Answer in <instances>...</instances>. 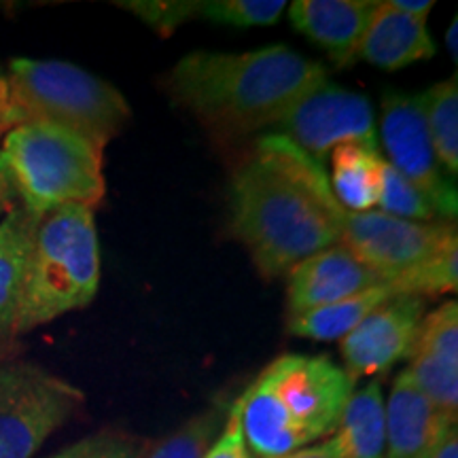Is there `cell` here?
Instances as JSON below:
<instances>
[{
	"label": "cell",
	"instance_id": "obj_1",
	"mask_svg": "<svg viewBox=\"0 0 458 458\" xmlns=\"http://www.w3.org/2000/svg\"><path fill=\"white\" fill-rule=\"evenodd\" d=\"M346 210L323 164L283 134L255 140L229 185V232L272 280L342 242Z\"/></svg>",
	"mask_w": 458,
	"mask_h": 458
},
{
	"label": "cell",
	"instance_id": "obj_2",
	"mask_svg": "<svg viewBox=\"0 0 458 458\" xmlns=\"http://www.w3.org/2000/svg\"><path fill=\"white\" fill-rule=\"evenodd\" d=\"M327 81L323 64L272 45L246 54L193 51L165 74L164 89L208 130L242 136L278 125L297 100Z\"/></svg>",
	"mask_w": 458,
	"mask_h": 458
},
{
	"label": "cell",
	"instance_id": "obj_3",
	"mask_svg": "<svg viewBox=\"0 0 458 458\" xmlns=\"http://www.w3.org/2000/svg\"><path fill=\"white\" fill-rule=\"evenodd\" d=\"M354 382L329 357L283 354L240 397V420L250 454L276 458L331 437Z\"/></svg>",
	"mask_w": 458,
	"mask_h": 458
},
{
	"label": "cell",
	"instance_id": "obj_4",
	"mask_svg": "<svg viewBox=\"0 0 458 458\" xmlns=\"http://www.w3.org/2000/svg\"><path fill=\"white\" fill-rule=\"evenodd\" d=\"M100 284V244L94 210L66 204L38 216L28 250L15 334L81 310Z\"/></svg>",
	"mask_w": 458,
	"mask_h": 458
},
{
	"label": "cell",
	"instance_id": "obj_5",
	"mask_svg": "<svg viewBox=\"0 0 458 458\" xmlns=\"http://www.w3.org/2000/svg\"><path fill=\"white\" fill-rule=\"evenodd\" d=\"M4 81L7 131L21 123H54L105 148L130 122L122 91L68 62L15 57Z\"/></svg>",
	"mask_w": 458,
	"mask_h": 458
},
{
	"label": "cell",
	"instance_id": "obj_6",
	"mask_svg": "<svg viewBox=\"0 0 458 458\" xmlns=\"http://www.w3.org/2000/svg\"><path fill=\"white\" fill-rule=\"evenodd\" d=\"M102 151L71 130L32 122L4 134L0 159L21 206L41 216L66 204L94 210L102 202L106 191Z\"/></svg>",
	"mask_w": 458,
	"mask_h": 458
},
{
	"label": "cell",
	"instance_id": "obj_7",
	"mask_svg": "<svg viewBox=\"0 0 458 458\" xmlns=\"http://www.w3.org/2000/svg\"><path fill=\"white\" fill-rule=\"evenodd\" d=\"M83 393L24 360H0V458H32L74 411Z\"/></svg>",
	"mask_w": 458,
	"mask_h": 458
},
{
	"label": "cell",
	"instance_id": "obj_8",
	"mask_svg": "<svg viewBox=\"0 0 458 458\" xmlns=\"http://www.w3.org/2000/svg\"><path fill=\"white\" fill-rule=\"evenodd\" d=\"M382 145L394 170L411 185L425 193L435 213L445 219H456L458 196L456 187L445 181L442 165L433 151L425 119L422 94L408 96L391 91L382 100Z\"/></svg>",
	"mask_w": 458,
	"mask_h": 458
},
{
	"label": "cell",
	"instance_id": "obj_9",
	"mask_svg": "<svg viewBox=\"0 0 458 458\" xmlns=\"http://www.w3.org/2000/svg\"><path fill=\"white\" fill-rule=\"evenodd\" d=\"M280 134L323 164L335 147L346 142H374L376 119L371 102L359 91L323 83L286 111Z\"/></svg>",
	"mask_w": 458,
	"mask_h": 458
},
{
	"label": "cell",
	"instance_id": "obj_10",
	"mask_svg": "<svg viewBox=\"0 0 458 458\" xmlns=\"http://www.w3.org/2000/svg\"><path fill=\"white\" fill-rule=\"evenodd\" d=\"M454 229L450 221H405L380 210H365L346 213L340 244L369 270L391 280L433 253Z\"/></svg>",
	"mask_w": 458,
	"mask_h": 458
},
{
	"label": "cell",
	"instance_id": "obj_11",
	"mask_svg": "<svg viewBox=\"0 0 458 458\" xmlns=\"http://www.w3.org/2000/svg\"><path fill=\"white\" fill-rule=\"evenodd\" d=\"M422 318L425 300L410 295L391 297L342 337L344 371L352 382L365 376L385 374L397 360L410 357Z\"/></svg>",
	"mask_w": 458,
	"mask_h": 458
},
{
	"label": "cell",
	"instance_id": "obj_12",
	"mask_svg": "<svg viewBox=\"0 0 458 458\" xmlns=\"http://www.w3.org/2000/svg\"><path fill=\"white\" fill-rule=\"evenodd\" d=\"M382 283L386 280L360 263L346 246H329L289 270L286 318L346 300Z\"/></svg>",
	"mask_w": 458,
	"mask_h": 458
},
{
	"label": "cell",
	"instance_id": "obj_13",
	"mask_svg": "<svg viewBox=\"0 0 458 458\" xmlns=\"http://www.w3.org/2000/svg\"><path fill=\"white\" fill-rule=\"evenodd\" d=\"M376 4L374 0H295L289 4V20L337 66H348L357 60Z\"/></svg>",
	"mask_w": 458,
	"mask_h": 458
},
{
	"label": "cell",
	"instance_id": "obj_14",
	"mask_svg": "<svg viewBox=\"0 0 458 458\" xmlns=\"http://www.w3.org/2000/svg\"><path fill=\"white\" fill-rule=\"evenodd\" d=\"M385 425L386 458H427L444 428L456 422L435 408L403 369L385 401Z\"/></svg>",
	"mask_w": 458,
	"mask_h": 458
},
{
	"label": "cell",
	"instance_id": "obj_15",
	"mask_svg": "<svg viewBox=\"0 0 458 458\" xmlns=\"http://www.w3.org/2000/svg\"><path fill=\"white\" fill-rule=\"evenodd\" d=\"M427 21L399 13L388 0L376 4L368 32L359 45L357 57L385 71H399L435 55Z\"/></svg>",
	"mask_w": 458,
	"mask_h": 458
},
{
	"label": "cell",
	"instance_id": "obj_16",
	"mask_svg": "<svg viewBox=\"0 0 458 458\" xmlns=\"http://www.w3.org/2000/svg\"><path fill=\"white\" fill-rule=\"evenodd\" d=\"M37 223L38 216L21 204L0 221V352L7 351L17 335L26 259Z\"/></svg>",
	"mask_w": 458,
	"mask_h": 458
},
{
	"label": "cell",
	"instance_id": "obj_17",
	"mask_svg": "<svg viewBox=\"0 0 458 458\" xmlns=\"http://www.w3.org/2000/svg\"><path fill=\"white\" fill-rule=\"evenodd\" d=\"M386 162L374 142H346L331 151V189L344 210L365 213L380 199Z\"/></svg>",
	"mask_w": 458,
	"mask_h": 458
},
{
	"label": "cell",
	"instance_id": "obj_18",
	"mask_svg": "<svg viewBox=\"0 0 458 458\" xmlns=\"http://www.w3.org/2000/svg\"><path fill=\"white\" fill-rule=\"evenodd\" d=\"M342 458H386L385 397L380 382L351 394L334 433Z\"/></svg>",
	"mask_w": 458,
	"mask_h": 458
},
{
	"label": "cell",
	"instance_id": "obj_19",
	"mask_svg": "<svg viewBox=\"0 0 458 458\" xmlns=\"http://www.w3.org/2000/svg\"><path fill=\"white\" fill-rule=\"evenodd\" d=\"M391 297H394L391 284L382 283L346 300L286 318V327L293 335L306 337V340H342Z\"/></svg>",
	"mask_w": 458,
	"mask_h": 458
},
{
	"label": "cell",
	"instance_id": "obj_20",
	"mask_svg": "<svg viewBox=\"0 0 458 458\" xmlns=\"http://www.w3.org/2000/svg\"><path fill=\"white\" fill-rule=\"evenodd\" d=\"M394 295L425 297L450 295L458 289V232L445 236L433 253L397 276L386 280Z\"/></svg>",
	"mask_w": 458,
	"mask_h": 458
},
{
	"label": "cell",
	"instance_id": "obj_21",
	"mask_svg": "<svg viewBox=\"0 0 458 458\" xmlns=\"http://www.w3.org/2000/svg\"><path fill=\"white\" fill-rule=\"evenodd\" d=\"M408 374L450 422L458 416V351L418 346L410 351Z\"/></svg>",
	"mask_w": 458,
	"mask_h": 458
},
{
	"label": "cell",
	"instance_id": "obj_22",
	"mask_svg": "<svg viewBox=\"0 0 458 458\" xmlns=\"http://www.w3.org/2000/svg\"><path fill=\"white\" fill-rule=\"evenodd\" d=\"M428 136L437 162L452 179L458 174V81L456 77L435 83L422 94Z\"/></svg>",
	"mask_w": 458,
	"mask_h": 458
},
{
	"label": "cell",
	"instance_id": "obj_23",
	"mask_svg": "<svg viewBox=\"0 0 458 458\" xmlns=\"http://www.w3.org/2000/svg\"><path fill=\"white\" fill-rule=\"evenodd\" d=\"M227 401H215L213 405L191 416L185 425L159 439L142 458H204L210 445L216 442L229 411Z\"/></svg>",
	"mask_w": 458,
	"mask_h": 458
},
{
	"label": "cell",
	"instance_id": "obj_24",
	"mask_svg": "<svg viewBox=\"0 0 458 458\" xmlns=\"http://www.w3.org/2000/svg\"><path fill=\"white\" fill-rule=\"evenodd\" d=\"M284 9L283 0H208L199 3L198 17L219 26L257 28L276 24Z\"/></svg>",
	"mask_w": 458,
	"mask_h": 458
},
{
	"label": "cell",
	"instance_id": "obj_25",
	"mask_svg": "<svg viewBox=\"0 0 458 458\" xmlns=\"http://www.w3.org/2000/svg\"><path fill=\"white\" fill-rule=\"evenodd\" d=\"M377 206L382 208L380 213L405 221L431 223L437 216L425 193L411 185L405 176H401L388 162L385 165V176H382V191Z\"/></svg>",
	"mask_w": 458,
	"mask_h": 458
},
{
	"label": "cell",
	"instance_id": "obj_26",
	"mask_svg": "<svg viewBox=\"0 0 458 458\" xmlns=\"http://www.w3.org/2000/svg\"><path fill=\"white\" fill-rule=\"evenodd\" d=\"M117 4L145 21L159 37H170L189 20L198 17L199 11L196 0H130Z\"/></svg>",
	"mask_w": 458,
	"mask_h": 458
},
{
	"label": "cell",
	"instance_id": "obj_27",
	"mask_svg": "<svg viewBox=\"0 0 458 458\" xmlns=\"http://www.w3.org/2000/svg\"><path fill=\"white\" fill-rule=\"evenodd\" d=\"M145 444L125 433H98L68 445L51 458H142Z\"/></svg>",
	"mask_w": 458,
	"mask_h": 458
},
{
	"label": "cell",
	"instance_id": "obj_28",
	"mask_svg": "<svg viewBox=\"0 0 458 458\" xmlns=\"http://www.w3.org/2000/svg\"><path fill=\"white\" fill-rule=\"evenodd\" d=\"M204 458H253L246 445L242 420H240V397L229 405L225 425H223L216 442L210 445Z\"/></svg>",
	"mask_w": 458,
	"mask_h": 458
},
{
	"label": "cell",
	"instance_id": "obj_29",
	"mask_svg": "<svg viewBox=\"0 0 458 458\" xmlns=\"http://www.w3.org/2000/svg\"><path fill=\"white\" fill-rule=\"evenodd\" d=\"M276 458H342V454H340V445H337L335 435H331V437L323 439V442H317L308 445V448L295 450L291 452V454H283Z\"/></svg>",
	"mask_w": 458,
	"mask_h": 458
},
{
	"label": "cell",
	"instance_id": "obj_30",
	"mask_svg": "<svg viewBox=\"0 0 458 458\" xmlns=\"http://www.w3.org/2000/svg\"><path fill=\"white\" fill-rule=\"evenodd\" d=\"M427 458H458V435L456 425H448L444 428L442 437L433 445Z\"/></svg>",
	"mask_w": 458,
	"mask_h": 458
},
{
	"label": "cell",
	"instance_id": "obj_31",
	"mask_svg": "<svg viewBox=\"0 0 458 458\" xmlns=\"http://www.w3.org/2000/svg\"><path fill=\"white\" fill-rule=\"evenodd\" d=\"M393 9H397L399 13L414 17V20L427 21V17L431 15L435 7L433 0H388Z\"/></svg>",
	"mask_w": 458,
	"mask_h": 458
},
{
	"label": "cell",
	"instance_id": "obj_32",
	"mask_svg": "<svg viewBox=\"0 0 458 458\" xmlns=\"http://www.w3.org/2000/svg\"><path fill=\"white\" fill-rule=\"evenodd\" d=\"M15 198L17 193H15L13 181H11L7 165H4L3 159H0V215L9 213V210L13 208Z\"/></svg>",
	"mask_w": 458,
	"mask_h": 458
},
{
	"label": "cell",
	"instance_id": "obj_33",
	"mask_svg": "<svg viewBox=\"0 0 458 458\" xmlns=\"http://www.w3.org/2000/svg\"><path fill=\"white\" fill-rule=\"evenodd\" d=\"M458 20L454 17V20H452V24H450V28H448V32H445V45H448V51H450V55H452V62H458Z\"/></svg>",
	"mask_w": 458,
	"mask_h": 458
},
{
	"label": "cell",
	"instance_id": "obj_34",
	"mask_svg": "<svg viewBox=\"0 0 458 458\" xmlns=\"http://www.w3.org/2000/svg\"><path fill=\"white\" fill-rule=\"evenodd\" d=\"M0 130L7 131V81L0 79Z\"/></svg>",
	"mask_w": 458,
	"mask_h": 458
},
{
	"label": "cell",
	"instance_id": "obj_35",
	"mask_svg": "<svg viewBox=\"0 0 458 458\" xmlns=\"http://www.w3.org/2000/svg\"><path fill=\"white\" fill-rule=\"evenodd\" d=\"M4 134V130H0V136H3Z\"/></svg>",
	"mask_w": 458,
	"mask_h": 458
},
{
	"label": "cell",
	"instance_id": "obj_36",
	"mask_svg": "<svg viewBox=\"0 0 458 458\" xmlns=\"http://www.w3.org/2000/svg\"><path fill=\"white\" fill-rule=\"evenodd\" d=\"M0 79H3V77H0Z\"/></svg>",
	"mask_w": 458,
	"mask_h": 458
}]
</instances>
